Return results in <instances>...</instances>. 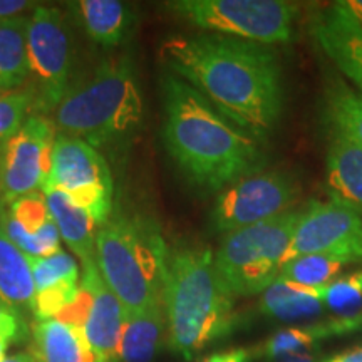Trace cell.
Instances as JSON below:
<instances>
[{"instance_id": "cell-1", "label": "cell", "mask_w": 362, "mask_h": 362, "mask_svg": "<svg viewBox=\"0 0 362 362\" xmlns=\"http://www.w3.org/2000/svg\"><path fill=\"white\" fill-rule=\"evenodd\" d=\"M161 61L226 119L264 143L284 112L282 64L270 45L221 34L175 35Z\"/></svg>"}, {"instance_id": "cell-2", "label": "cell", "mask_w": 362, "mask_h": 362, "mask_svg": "<svg viewBox=\"0 0 362 362\" xmlns=\"http://www.w3.org/2000/svg\"><path fill=\"white\" fill-rule=\"evenodd\" d=\"M163 144L183 178L202 193H221L262 171L260 143L178 76H163Z\"/></svg>"}, {"instance_id": "cell-3", "label": "cell", "mask_w": 362, "mask_h": 362, "mask_svg": "<svg viewBox=\"0 0 362 362\" xmlns=\"http://www.w3.org/2000/svg\"><path fill=\"white\" fill-rule=\"evenodd\" d=\"M235 297L215 270L206 248H170L163 305L171 351L192 361L208 346L228 336L235 324Z\"/></svg>"}, {"instance_id": "cell-4", "label": "cell", "mask_w": 362, "mask_h": 362, "mask_svg": "<svg viewBox=\"0 0 362 362\" xmlns=\"http://www.w3.org/2000/svg\"><path fill=\"white\" fill-rule=\"evenodd\" d=\"M56 133L81 138L94 148L131 138L143 121V98L129 57L103 62L93 74L71 86L51 111Z\"/></svg>"}, {"instance_id": "cell-5", "label": "cell", "mask_w": 362, "mask_h": 362, "mask_svg": "<svg viewBox=\"0 0 362 362\" xmlns=\"http://www.w3.org/2000/svg\"><path fill=\"white\" fill-rule=\"evenodd\" d=\"M168 250L155 223L141 216H111L96 233L99 274L128 312L163 304Z\"/></svg>"}, {"instance_id": "cell-6", "label": "cell", "mask_w": 362, "mask_h": 362, "mask_svg": "<svg viewBox=\"0 0 362 362\" xmlns=\"http://www.w3.org/2000/svg\"><path fill=\"white\" fill-rule=\"evenodd\" d=\"M300 216L302 211L287 210L223 235L214 264L226 291L235 298L264 293L279 279Z\"/></svg>"}, {"instance_id": "cell-7", "label": "cell", "mask_w": 362, "mask_h": 362, "mask_svg": "<svg viewBox=\"0 0 362 362\" xmlns=\"http://www.w3.org/2000/svg\"><path fill=\"white\" fill-rule=\"evenodd\" d=\"M165 6L208 33L265 45L293 40L300 12L285 0H175Z\"/></svg>"}, {"instance_id": "cell-8", "label": "cell", "mask_w": 362, "mask_h": 362, "mask_svg": "<svg viewBox=\"0 0 362 362\" xmlns=\"http://www.w3.org/2000/svg\"><path fill=\"white\" fill-rule=\"evenodd\" d=\"M298 194L296 176L280 170H262L238 180L216 197L211 225L230 233L270 220L292 205Z\"/></svg>"}, {"instance_id": "cell-9", "label": "cell", "mask_w": 362, "mask_h": 362, "mask_svg": "<svg viewBox=\"0 0 362 362\" xmlns=\"http://www.w3.org/2000/svg\"><path fill=\"white\" fill-rule=\"evenodd\" d=\"M27 51L40 104L52 111L69 90L72 72L71 35L61 8H34L29 17Z\"/></svg>"}, {"instance_id": "cell-10", "label": "cell", "mask_w": 362, "mask_h": 362, "mask_svg": "<svg viewBox=\"0 0 362 362\" xmlns=\"http://www.w3.org/2000/svg\"><path fill=\"white\" fill-rule=\"evenodd\" d=\"M312 253L362 262V211L336 202H310L302 210L284 264Z\"/></svg>"}, {"instance_id": "cell-11", "label": "cell", "mask_w": 362, "mask_h": 362, "mask_svg": "<svg viewBox=\"0 0 362 362\" xmlns=\"http://www.w3.org/2000/svg\"><path fill=\"white\" fill-rule=\"evenodd\" d=\"M56 134L47 116H29L24 126L2 144L0 202L11 203L42 192L51 175Z\"/></svg>"}, {"instance_id": "cell-12", "label": "cell", "mask_w": 362, "mask_h": 362, "mask_svg": "<svg viewBox=\"0 0 362 362\" xmlns=\"http://www.w3.org/2000/svg\"><path fill=\"white\" fill-rule=\"evenodd\" d=\"M81 282L90 291V307L83 334L98 362H117L126 309L103 280L96 259L81 265Z\"/></svg>"}, {"instance_id": "cell-13", "label": "cell", "mask_w": 362, "mask_h": 362, "mask_svg": "<svg viewBox=\"0 0 362 362\" xmlns=\"http://www.w3.org/2000/svg\"><path fill=\"white\" fill-rule=\"evenodd\" d=\"M89 187L115 192L112 173L106 158L84 139L57 133L52 144L51 175L44 188L71 194Z\"/></svg>"}, {"instance_id": "cell-14", "label": "cell", "mask_w": 362, "mask_h": 362, "mask_svg": "<svg viewBox=\"0 0 362 362\" xmlns=\"http://www.w3.org/2000/svg\"><path fill=\"white\" fill-rule=\"evenodd\" d=\"M310 33L317 47L362 94V22L332 4L312 21Z\"/></svg>"}, {"instance_id": "cell-15", "label": "cell", "mask_w": 362, "mask_h": 362, "mask_svg": "<svg viewBox=\"0 0 362 362\" xmlns=\"http://www.w3.org/2000/svg\"><path fill=\"white\" fill-rule=\"evenodd\" d=\"M327 128L325 193L329 202L362 211V148L336 126Z\"/></svg>"}, {"instance_id": "cell-16", "label": "cell", "mask_w": 362, "mask_h": 362, "mask_svg": "<svg viewBox=\"0 0 362 362\" xmlns=\"http://www.w3.org/2000/svg\"><path fill=\"white\" fill-rule=\"evenodd\" d=\"M74 19L94 42L115 47L131 37L134 12L119 0H79L69 4Z\"/></svg>"}, {"instance_id": "cell-17", "label": "cell", "mask_w": 362, "mask_h": 362, "mask_svg": "<svg viewBox=\"0 0 362 362\" xmlns=\"http://www.w3.org/2000/svg\"><path fill=\"white\" fill-rule=\"evenodd\" d=\"M30 356L35 362H98L83 330L61 320H35Z\"/></svg>"}, {"instance_id": "cell-18", "label": "cell", "mask_w": 362, "mask_h": 362, "mask_svg": "<svg viewBox=\"0 0 362 362\" xmlns=\"http://www.w3.org/2000/svg\"><path fill=\"white\" fill-rule=\"evenodd\" d=\"M322 287H304L277 279L262 293L260 312L280 322H300L317 319L325 312Z\"/></svg>"}, {"instance_id": "cell-19", "label": "cell", "mask_w": 362, "mask_h": 362, "mask_svg": "<svg viewBox=\"0 0 362 362\" xmlns=\"http://www.w3.org/2000/svg\"><path fill=\"white\" fill-rule=\"evenodd\" d=\"M42 192L61 240H64L69 250L81 260V265L94 260L98 225L86 211L72 205L69 198L59 189L44 188Z\"/></svg>"}, {"instance_id": "cell-20", "label": "cell", "mask_w": 362, "mask_h": 362, "mask_svg": "<svg viewBox=\"0 0 362 362\" xmlns=\"http://www.w3.org/2000/svg\"><path fill=\"white\" fill-rule=\"evenodd\" d=\"M165 325L166 314L163 304L139 312L126 310L117 362H153L160 351Z\"/></svg>"}, {"instance_id": "cell-21", "label": "cell", "mask_w": 362, "mask_h": 362, "mask_svg": "<svg viewBox=\"0 0 362 362\" xmlns=\"http://www.w3.org/2000/svg\"><path fill=\"white\" fill-rule=\"evenodd\" d=\"M35 296L30 260L0 223V298L13 310L30 309Z\"/></svg>"}, {"instance_id": "cell-22", "label": "cell", "mask_w": 362, "mask_h": 362, "mask_svg": "<svg viewBox=\"0 0 362 362\" xmlns=\"http://www.w3.org/2000/svg\"><path fill=\"white\" fill-rule=\"evenodd\" d=\"M29 17L0 21V93H12L30 78Z\"/></svg>"}, {"instance_id": "cell-23", "label": "cell", "mask_w": 362, "mask_h": 362, "mask_svg": "<svg viewBox=\"0 0 362 362\" xmlns=\"http://www.w3.org/2000/svg\"><path fill=\"white\" fill-rule=\"evenodd\" d=\"M325 123L351 136L362 148V94L339 76H330L324 89Z\"/></svg>"}, {"instance_id": "cell-24", "label": "cell", "mask_w": 362, "mask_h": 362, "mask_svg": "<svg viewBox=\"0 0 362 362\" xmlns=\"http://www.w3.org/2000/svg\"><path fill=\"white\" fill-rule=\"evenodd\" d=\"M346 265L351 262L337 255H327V253H312L293 259L280 269L279 279L287 280V282L304 285V287H324L330 284L334 277H337Z\"/></svg>"}, {"instance_id": "cell-25", "label": "cell", "mask_w": 362, "mask_h": 362, "mask_svg": "<svg viewBox=\"0 0 362 362\" xmlns=\"http://www.w3.org/2000/svg\"><path fill=\"white\" fill-rule=\"evenodd\" d=\"M314 324L312 325H296V327H287L279 330L274 336L267 339L259 349H253V357L260 356L269 361H280L285 357L305 354L310 352L312 347L319 342Z\"/></svg>"}, {"instance_id": "cell-26", "label": "cell", "mask_w": 362, "mask_h": 362, "mask_svg": "<svg viewBox=\"0 0 362 362\" xmlns=\"http://www.w3.org/2000/svg\"><path fill=\"white\" fill-rule=\"evenodd\" d=\"M320 293L325 310L336 314L337 319L357 315L362 312V272L332 280Z\"/></svg>"}, {"instance_id": "cell-27", "label": "cell", "mask_w": 362, "mask_h": 362, "mask_svg": "<svg viewBox=\"0 0 362 362\" xmlns=\"http://www.w3.org/2000/svg\"><path fill=\"white\" fill-rule=\"evenodd\" d=\"M33 270L35 292L45 291L64 280H81V267L78 260L64 250H59L42 259H29Z\"/></svg>"}, {"instance_id": "cell-28", "label": "cell", "mask_w": 362, "mask_h": 362, "mask_svg": "<svg viewBox=\"0 0 362 362\" xmlns=\"http://www.w3.org/2000/svg\"><path fill=\"white\" fill-rule=\"evenodd\" d=\"M79 282L81 280H64L45 291L35 292L33 305H30L35 320L56 319L67 305L76 300L79 293Z\"/></svg>"}, {"instance_id": "cell-29", "label": "cell", "mask_w": 362, "mask_h": 362, "mask_svg": "<svg viewBox=\"0 0 362 362\" xmlns=\"http://www.w3.org/2000/svg\"><path fill=\"white\" fill-rule=\"evenodd\" d=\"M33 101V90L0 93V144L11 139L24 126Z\"/></svg>"}, {"instance_id": "cell-30", "label": "cell", "mask_w": 362, "mask_h": 362, "mask_svg": "<svg viewBox=\"0 0 362 362\" xmlns=\"http://www.w3.org/2000/svg\"><path fill=\"white\" fill-rule=\"evenodd\" d=\"M4 205L7 206L12 218L30 235L37 233L52 218L51 214H49L47 200H45L44 192L29 193L11 203H4Z\"/></svg>"}, {"instance_id": "cell-31", "label": "cell", "mask_w": 362, "mask_h": 362, "mask_svg": "<svg viewBox=\"0 0 362 362\" xmlns=\"http://www.w3.org/2000/svg\"><path fill=\"white\" fill-rule=\"evenodd\" d=\"M0 336H4L11 344L24 342L29 330L24 319V314L13 310L0 298Z\"/></svg>"}, {"instance_id": "cell-32", "label": "cell", "mask_w": 362, "mask_h": 362, "mask_svg": "<svg viewBox=\"0 0 362 362\" xmlns=\"http://www.w3.org/2000/svg\"><path fill=\"white\" fill-rule=\"evenodd\" d=\"M317 336L320 341L329 337H339L347 336V334L359 332L362 330V312L354 317H346V319H330L325 322L314 324Z\"/></svg>"}, {"instance_id": "cell-33", "label": "cell", "mask_w": 362, "mask_h": 362, "mask_svg": "<svg viewBox=\"0 0 362 362\" xmlns=\"http://www.w3.org/2000/svg\"><path fill=\"white\" fill-rule=\"evenodd\" d=\"M253 359V351L238 347V349L221 351L205 357L200 362H250Z\"/></svg>"}, {"instance_id": "cell-34", "label": "cell", "mask_w": 362, "mask_h": 362, "mask_svg": "<svg viewBox=\"0 0 362 362\" xmlns=\"http://www.w3.org/2000/svg\"><path fill=\"white\" fill-rule=\"evenodd\" d=\"M30 7H37V4L27 2V0H0V21L21 17V12Z\"/></svg>"}, {"instance_id": "cell-35", "label": "cell", "mask_w": 362, "mask_h": 362, "mask_svg": "<svg viewBox=\"0 0 362 362\" xmlns=\"http://www.w3.org/2000/svg\"><path fill=\"white\" fill-rule=\"evenodd\" d=\"M336 6L349 13L351 17L362 22V0H341V2H336Z\"/></svg>"}, {"instance_id": "cell-36", "label": "cell", "mask_w": 362, "mask_h": 362, "mask_svg": "<svg viewBox=\"0 0 362 362\" xmlns=\"http://www.w3.org/2000/svg\"><path fill=\"white\" fill-rule=\"evenodd\" d=\"M324 362H362V346L342 352V354L334 356L332 359Z\"/></svg>"}, {"instance_id": "cell-37", "label": "cell", "mask_w": 362, "mask_h": 362, "mask_svg": "<svg viewBox=\"0 0 362 362\" xmlns=\"http://www.w3.org/2000/svg\"><path fill=\"white\" fill-rule=\"evenodd\" d=\"M2 362H35L34 357L27 352H16V354L7 356Z\"/></svg>"}, {"instance_id": "cell-38", "label": "cell", "mask_w": 362, "mask_h": 362, "mask_svg": "<svg viewBox=\"0 0 362 362\" xmlns=\"http://www.w3.org/2000/svg\"><path fill=\"white\" fill-rule=\"evenodd\" d=\"M8 346H11V342H8L4 336H0V362H2L7 357Z\"/></svg>"}, {"instance_id": "cell-39", "label": "cell", "mask_w": 362, "mask_h": 362, "mask_svg": "<svg viewBox=\"0 0 362 362\" xmlns=\"http://www.w3.org/2000/svg\"><path fill=\"white\" fill-rule=\"evenodd\" d=\"M2 155H4V146L0 144V173H2Z\"/></svg>"}]
</instances>
